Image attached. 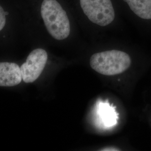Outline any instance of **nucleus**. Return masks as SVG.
I'll use <instances>...</instances> for the list:
<instances>
[{
  "label": "nucleus",
  "instance_id": "obj_1",
  "mask_svg": "<svg viewBox=\"0 0 151 151\" xmlns=\"http://www.w3.org/2000/svg\"><path fill=\"white\" fill-rule=\"evenodd\" d=\"M40 15L50 35L57 40L68 37L70 22L67 12L57 0H43L40 6Z\"/></svg>",
  "mask_w": 151,
  "mask_h": 151
},
{
  "label": "nucleus",
  "instance_id": "obj_8",
  "mask_svg": "<svg viewBox=\"0 0 151 151\" xmlns=\"http://www.w3.org/2000/svg\"><path fill=\"white\" fill-rule=\"evenodd\" d=\"M101 151H120L118 148H115V147H106V148H104L103 150H101Z\"/></svg>",
  "mask_w": 151,
  "mask_h": 151
},
{
  "label": "nucleus",
  "instance_id": "obj_6",
  "mask_svg": "<svg viewBox=\"0 0 151 151\" xmlns=\"http://www.w3.org/2000/svg\"><path fill=\"white\" fill-rule=\"evenodd\" d=\"M125 1L135 15L143 19H151V0Z\"/></svg>",
  "mask_w": 151,
  "mask_h": 151
},
{
  "label": "nucleus",
  "instance_id": "obj_2",
  "mask_svg": "<svg viewBox=\"0 0 151 151\" xmlns=\"http://www.w3.org/2000/svg\"><path fill=\"white\" fill-rule=\"evenodd\" d=\"M90 63L92 68L98 73L114 76L127 70L131 65V59L124 52L111 50L93 54Z\"/></svg>",
  "mask_w": 151,
  "mask_h": 151
},
{
  "label": "nucleus",
  "instance_id": "obj_3",
  "mask_svg": "<svg viewBox=\"0 0 151 151\" xmlns=\"http://www.w3.org/2000/svg\"><path fill=\"white\" fill-rule=\"evenodd\" d=\"M81 8L91 22L105 27L113 22L115 12L111 0H80Z\"/></svg>",
  "mask_w": 151,
  "mask_h": 151
},
{
  "label": "nucleus",
  "instance_id": "obj_7",
  "mask_svg": "<svg viewBox=\"0 0 151 151\" xmlns=\"http://www.w3.org/2000/svg\"><path fill=\"white\" fill-rule=\"evenodd\" d=\"M7 12L2 6L0 5V33L2 32L7 24Z\"/></svg>",
  "mask_w": 151,
  "mask_h": 151
},
{
  "label": "nucleus",
  "instance_id": "obj_5",
  "mask_svg": "<svg viewBox=\"0 0 151 151\" xmlns=\"http://www.w3.org/2000/svg\"><path fill=\"white\" fill-rule=\"evenodd\" d=\"M22 81L20 66L14 62H0V87H11Z\"/></svg>",
  "mask_w": 151,
  "mask_h": 151
},
{
  "label": "nucleus",
  "instance_id": "obj_4",
  "mask_svg": "<svg viewBox=\"0 0 151 151\" xmlns=\"http://www.w3.org/2000/svg\"><path fill=\"white\" fill-rule=\"evenodd\" d=\"M48 58V53L44 49L32 50L20 66L22 81L32 83L37 81L44 70Z\"/></svg>",
  "mask_w": 151,
  "mask_h": 151
}]
</instances>
